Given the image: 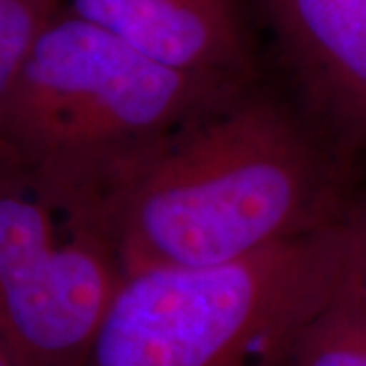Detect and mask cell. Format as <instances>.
I'll use <instances>...</instances> for the list:
<instances>
[{
  "label": "cell",
  "mask_w": 366,
  "mask_h": 366,
  "mask_svg": "<svg viewBox=\"0 0 366 366\" xmlns=\"http://www.w3.org/2000/svg\"><path fill=\"white\" fill-rule=\"evenodd\" d=\"M342 216L324 157L283 108L240 92L163 143L118 189L122 274L238 261Z\"/></svg>",
  "instance_id": "6da1fadb"
},
{
  "label": "cell",
  "mask_w": 366,
  "mask_h": 366,
  "mask_svg": "<svg viewBox=\"0 0 366 366\" xmlns=\"http://www.w3.org/2000/svg\"><path fill=\"white\" fill-rule=\"evenodd\" d=\"M244 88L161 64L64 4L0 106V159L108 226L132 173Z\"/></svg>",
  "instance_id": "7a4b0ae2"
},
{
  "label": "cell",
  "mask_w": 366,
  "mask_h": 366,
  "mask_svg": "<svg viewBox=\"0 0 366 366\" xmlns=\"http://www.w3.org/2000/svg\"><path fill=\"white\" fill-rule=\"evenodd\" d=\"M344 261L340 216L238 261L124 274L84 366H291Z\"/></svg>",
  "instance_id": "3957f363"
},
{
  "label": "cell",
  "mask_w": 366,
  "mask_h": 366,
  "mask_svg": "<svg viewBox=\"0 0 366 366\" xmlns=\"http://www.w3.org/2000/svg\"><path fill=\"white\" fill-rule=\"evenodd\" d=\"M122 277L100 218L0 159V338L16 365H86Z\"/></svg>",
  "instance_id": "277c9868"
},
{
  "label": "cell",
  "mask_w": 366,
  "mask_h": 366,
  "mask_svg": "<svg viewBox=\"0 0 366 366\" xmlns=\"http://www.w3.org/2000/svg\"><path fill=\"white\" fill-rule=\"evenodd\" d=\"M64 4L161 64L242 84L252 76L244 0H66Z\"/></svg>",
  "instance_id": "5b68a950"
},
{
  "label": "cell",
  "mask_w": 366,
  "mask_h": 366,
  "mask_svg": "<svg viewBox=\"0 0 366 366\" xmlns=\"http://www.w3.org/2000/svg\"><path fill=\"white\" fill-rule=\"evenodd\" d=\"M277 45L317 110L366 139V0H259Z\"/></svg>",
  "instance_id": "8992f818"
},
{
  "label": "cell",
  "mask_w": 366,
  "mask_h": 366,
  "mask_svg": "<svg viewBox=\"0 0 366 366\" xmlns=\"http://www.w3.org/2000/svg\"><path fill=\"white\" fill-rule=\"evenodd\" d=\"M291 366H366V315L338 291L301 332Z\"/></svg>",
  "instance_id": "52a82bcc"
},
{
  "label": "cell",
  "mask_w": 366,
  "mask_h": 366,
  "mask_svg": "<svg viewBox=\"0 0 366 366\" xmlns=\"http://www.w3.org/2000/svg\"><path fill=\"white\" fill-rule=\"evenodd\" d=\"M66 0H0V106L39 39Z\"/></svg>",
  "instance_id": "ba28073f"
},
{
  "label": "cell",
  "mask_w": 366,
  "mask_h": 366,
  "mask_svg": "<svg viewBox=\"0 0 366 366\" xmlns=\"http://www.w3.org/2000/svg\"><path fill=\"white\" fill-rule=\"evenodd\" d=\"M344 230V274L340 293L366 315V204L342 212Z\"/></svg>",
  "instance_id": "9c48e42d"
},
{
  "label": "cell",
  "mask_w": 366,
  "mask_h": 366,
  "mask_svg": "<svg viewBox=\"0 0 366 366\" xmlns=\"http://www.w3.org/2000/svg\"><path fill=\"white\" fill-rule=\"evenodd\" d=\"M0 366H19L14 360L13 352L9 350L6 342L0 338Z\"/></svg>",
  "instance_id": "30bf717a"
}]
</instances>
